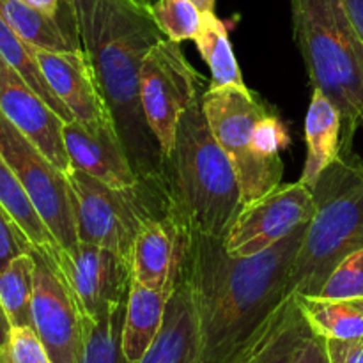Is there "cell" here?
I'll use <instances>...</instances> for the list:
<instances>
[{
	"instance_id": "4fadbf2b",
	"label": "cell",
	"mask_w": 363,
	"mask_h": 363,
	"mask_svg": "<svg viewBox=\"0 0 363 363\" xmlns=\"http://www.w3.org/2000/svg\"><path fill=\"white\" fill-rule=\"evenodd\" d=\"M0 113L14 124L57 169H71L64 147V121L45 99L0 57Z\"/></svg>"
},
{
	"instance_id": "ac0fdd59",
	"label": "cell",
	"mask_w": 363,
	"mask_h": 363,
	"mask_svg": "<svg viewBox=\"0 0 363 363\" xmlns=\"http://www.w3.org/2000/svg\"><path fill=\"white\" fill-rule=\"evenodd\" d=\"M0 16L21 39L38 50H48V52L84 50L71 0H62V6L57 14L43 13L21 0H0Z\"/></svg>"
},
{
	"instance_id": "4316f807",
	"label": "cell",
	"mask_w": 363,
	"mask_h": 363,
	"mask_svg": "<svg viewBox=\"0 0 363 363\" xmlns=\"http://www.w3.org/2000/svg\"><path fill=\"white\" fill-rule=\"evenodd\" d=\"M34 255H20L0 272V303L11 328H32V293H34Z\"/></svg>"
},
{
	"instance_id": "5bb4252c",
	"label": "cell",
	"mask_w": 363,
	"mask_h": 363,
	"mask_svg": "<svg viewBox=\"0 0 363 363\" xmlns=\"http://www.w3.org/2000/svg\"><path fill=\"white\" fill-rule=\"evenodd\" d=\"M43 74L73 119L89 131L116 126L84 50L48 52L35 48Z\"/></svg>"
},
{
	"instance_id": "d590c367",
	"label": "cell",
	"mask_w": 363,
	"mask_h": 363,
	"mask_svg": "<svg viewBox=\"0 0 363 363\" xmlns=\"http://www.w3.org/2000/svg\"><path fill=\"white\" fill-rule=\"evenodd\" d=\"M9 332H11V325L9 321H7L6 312H4L2 308V303H0V347L6 344L7 337H9Z\"/></svg>"
},
{
	"instance_id": "f546056e",
	"label": "cell",
	"mask_w": 363,
	"mask_h": 363,
	"mask_svg": "<svg viewBox=\"0 0 363 363\" xmlns=\"http://www.w3.org/2000/svg\"><path fill=\"white\" fill-rule=\"evenodd\" d=\"M0 363H52L38 333L30 326L11 328L6 344L0 347Z\"/></svg>"
},
{
	"instance_id": "277c9868",
	"label": "cell",
	"mask_w": 363,
	"mask_h": 363,
	"mask_svg": "<svg viewBox=\"0 0 363 363\" xmlns=\"http://www.w3.org/2000/svg\"><path fill=\"white\" fill-rule=\"evenodd\" d=\"M294 39L312 87L342 116V155L363 126V41L340 0H291Z\"/></svg>"
},
{
	"instance_id": "7c38bea8",
	"label": "cell",
	"mask_w": 363,
	"mask_h": 363,
	"mask_svg": "<svg viewBox=\"0 0 363 363\" xmlns=\"http://www.w3.org/2000/svg\"><path fill=\"white\" fill-rule=\"evenodd\" d=\"M32 328L52 363H77L82 346V315L48 255L34 248Z\"/></svg>"
},
{
	"instance_id": "f35d334b",
	"label": "cell",
	"mask_w": 363,
	"mask_h": 363,
	"mask_svg": "<svg viewBox=\"0 0 363 363\" xmlns=\"http://www.w3.org/2000/svg\"><path fill=\"white\" fill-rule=\"evenodd\" d=\"M351 301H353V303L363 312V298H357V300H351Z\"/></svg>"
},
{
	"instance_id": "5b68a950",
	"label": "cell",
	"mask_w": 363,
	"mask_h": 363,
	"mask_svg": "<svg viewBox=\"0 0 363 363\" xmlns=\"http://www.w3.org/2000/svg\"><path fill=\"white\" fill-rule=\"evenodd\" d=\"M315 213L293 272L296 294L321 293L333 269L363 248V160L353 151L333 162L312 186Z\"/></svg>"
},
{
	"instance_id": "1f68e13d",
	"label": "cell",
	"mask_w": 363,
	"mask_h": 363,
	"mask_svg": "<svg viewBox=\"0 0 363 363\" xmlns=\"http://www.w3.org/2000/svg\"><path fill=\"white\" fill-rule=\"evenodd\" d=\"M330 363H363V337L360 339L325 340Z\"/></svg>"
},
{
	"instance_id": "603a6c76",
	"label": "cell",
	"mask_w": 363,
	"mask_h": 363,
	"mask_svg": "<svg viewBox=\"0 0 363 363\" xmlns=\"http://www.w3.org/2000/svg\"><path fill=\"white\" fill-rule=\"evenodd\" d=\"M194 41L202 60L208 64L209 71H211L209 87L218 89L229 87V85L243 87V74H241L240 64L234 57L229 30H227V25L220 18H216L215 11H204L202 27Z\"/></svg>"
},
{
	"instance_id": "52a82bcc",
	"label": "cell",
	"mask_w": 363,
	"mask_h": 363,
	"mask_svg": "<svg viewBox=\"0 0 363 363\" xmlns=\"http://www.w3.org/2000/svg\"><path fill=\"white\" fill-rule=\"evenodd\" d=\"M202 108L213 135L233 162L243 206L282 184L284 163L268 162L255 147L259 123L272 108L254 91L247 85L209 87L202 94Z\"/></svg>"
},
{
	"instance_id": "44dd1931",
	"label": "cell",
	"mask_w": 363,
	"mask_h": 363,
	"mask_svg": "<svg viewBox=\"0 0 363 363\" xmlns=\"http://www.w3.org/2000/svg\"><path fill=\"white\" fill-rule=\"evenodd\" d=\"M308 333L311 328L298 307L296 293H293L259 339L230 363H289Z\"/></svg>"
},
{
	"instance_id": "2e32d148",
	"label": "cell",
	"mask_w": 363,
	"mask_h": 363,
	"mask_svg": "<svg viewBox=\"0 0 363 363\" xmlns=\"http://www.w3.org/2000/svg\"><path fill=\"white\" fill-rule=\"evenodd\" d=\"M62 138L73 169L82 170L117 190H126L140 181L116 126L89 131L73 121L64 124Z\"/></svg>"
},
{
	"instance_id": "cb8c5ba5",
	"label": "cell",
	"mask_w": 363,
	"mask_h": 363,
	"mask_svg": "<svg viewBox=\"0 0 363 363\" xmlns=\"http://www.w3.org/2000/svg\"><path fill=\"white\" fill-rule=\"evenodd\" d=\"M0 57L13 67L14 71L25 78L28 85L45 99L46 105L64 121V123H73V116L69 110L64 106L52 91L50 84L46 82L45 74H43L41 66L35 57V48L28 45L25 39H21L9 25L6 23L2 16H0Z\"/></svg>"
},
{
	"instance_id": "3957f363",
	"label": "cell",
	"mask_w": 363,
	"mask_h": 363,
	"mask_svg": "<svg viewBox=\"0 0 363 363\" xmlns=\"http://www.w3.org/2000/svg\"><path fill=\"white\" fill-rule=\"evenodd\" d=\"M169 215L190 234L225 240L243 201L233 162L213 135L202 96L191 103L165 156Z\"/></svg>"
},
{
	"instance_id": "7402d4cb",
	"label": "cell",
	"mask_w": 363,
	"mask_h": 363,
	"mask_svg": "<svg viewBox=\"0 0 363 363\" xmlns=\"http://www.w3.org/2000/svg\"><path fill=\"white\" fill-rule=\"evenodd\" d=\"M296 301L311 332L325 340L363 337V312L351 300L296 294Z\"/></svg>"
},
{
	"instance_id": "8992f818",
	"label": "cell",
	"mask_w": 363,
	"mask_h": 363,
	"mask_svg": "<svg viewBox=\"0 0 363 363\" xmlns=\"http://www.w3.org/2000/svg\"><path fill=\"white\" fill-rule=\"evenodd\" d=\"M66 177L78 241L108 248L128 261L142 225L169 213L163 184L138 181L135 186L117 190L73 167Z\"/></svg>"
},
{
	"instance_id": "83f0119b",
	"label": "cell",
	"mask_w": 363,
	"mask_h": 363,
	"mask_svg": "<svg viewBox=\"0 0 363 363\" xmlns=\"http://www.w3.org/2000/svg\"><path fill=\"white\" fill-rule=\"evenodd\" d=\"M152 20L167 39L176 43L194 41L202 27L204 11L191 0H160L149 9Z\"/></svg>"
},
{
	"instance_id": "7a4b0ae2",
	"label": "cell",
	"mask_w": 363,
	"mask_h": 363,
	"mask_svg": "<svg viewBox=\"0 0 363 363\" xmlns=\"http://www.w3.org/2000/svg\"><path fill=\"white\" fill-rule=\"evenodd\" d=\"M71 2L82 48L138 179L165 186V156L140 103L142 62L165 35L151 13L133 0Z\"/></svg>"
},
{
	"instance_id": "ffe728a7",
	"label": "cell",
	"mask_w": 363,
	"mask_h": 363,
	"mask_svg": "<svg viewBox=\"0 0 363 363\" xmlns=\"http://www.w3.org/2000/svg\"><path fill=\"white\" fill-rule=\"evenodd\" d=\"M172 291L151 289L131 280L123 325V351L128 363H137L156 339L165 319Z\"/></svg>"
},
{
	"instance_id": "484cf974",
	"label": "cell",
	"mask_w": 363,
	"mask_h": 363,
	"mask_svg": "<svg viewBox=\"0 0 363 363\" xmlns=\"http://www.w3.org/2000/svg\"><path fill=\"white\" fill-rule=\"evenodd\" d=\"M124 315L126 303L99 319L82 318L84 332L77 363H128L123 351Z\"/></svg>"
},
{
	"instance_id": "30bf717a",
	"label": "cell",
	"mask_w": 363,
	"mask_h": 363,
	"mask_svg": "<svg viewBox=\"0 0 363 363\" xmlns=\"http://www.w3.org/2000/svg\"><path fill=\"white\" fill-rule=\"evenodd\" d=\"M46 255L62 277L82 318L99 319L126 303L131 286L128 259L82 241L69 250L57 247Z\"/></svg>"
},
{
	"instance_id": "836d02e7",
	"label": "cell",
	"mask_w": 363,
	"mask_h": 363,
	"mask_svg": "<svg viewBox=\"0 0 363 363\" xmlns=\"http://www.w3.org/2000/svg\"><path fill=\"white\" fill-rule=\"evenodd\" d=\"M351 25L363 41V0H340Z\"/></svg>"
},
{
	"instance_id": "9a60e30c",
	"label": "cell",
	"mask_w": 363,
	"mask_h": 363,
	"mask_svg": "<svg viewBox=\"0 0 363 363\" xmlns=\"http://www.w3.org/2000/svg\"><path fill=\"white\" fill-rule=\"evenodd\" d=\"M188 234L169 213L147 220L131 247V280L151 289L172 291Z\"/></svg>"
},
{
	"instance_id": "74e56055",
	"label": "cell",
	"mask_w": 363,
	"mask_h": 363,
	"mask_svg": "<svg viewBox=\"0 0 363 363\" xmlns=\"http://www.w3.org/2000/svg\"><path fill=\"white\" fill-rule=\"evenodd\" d=\"M135 4H138V6H142V7H145V9H151L152 6H155L156 2H160V0H133Z\"/></svg>"
},
{
	"instance_id": "8d00e7d4",
	"label": "cell",
	"mask_w": 363,
	"mask_h": 363,
	"mask_svg": "<svg viewBox=\"0 0 363 363\" xmlns=\"http://www.w3.org/2000/svg\"><path fill=\"white\" fill-rule=\"evenodd\" d=\"M201 11H215L216 0H191Z\"/></svg>"
},
{
	"instance_id": "9c48e42d",
	"label": "cell",
	"mask_w": 363,
	"mask_h": 363,
	"mask_svg": "<svg viewBox=\"0 0 363 363\" xmlns=\"http://www.w3.org/2000/svg\"><path fill=\"white\" fill-rule=\"evenodd\" d=\"M0 152L34 204L35 211L62 248L77 247L67 177L11 121L0 113Z\"/></svg>"
},
{
	"instance_id": "ba28073f",
	"label": "cell",
	"mask_w": 363,
	"mask_h": 363,
	"mask_svg": "<svg viewBox=\"0 0 363 363\" xmlns=\"http://www.w3.org/2000/svg\"><path fill=\"white\" fill-rule=\"evenodd\" d=\"M199 89L201 74L186 60L181 43L160 39L142 62L140 103L163 156L172 151L183 113L201 98Z\"/></svg>"
},
{
	"instance_id": "d4e9b609",
	"label": "cell",
	"mask_w": 363,
	"mask_h": 363,
	"mask_svg": "<svg viewBox=\"0 0 363 363\" xmlns=\"http://www.w3.org/2000/svg\"><path fill=\"white\" fill-rule=\"evenodd\" d=\"M0 202L13 215L18 225L23 229V233L27 234L34 248L45 252V254H50L57 247H60L55 238H53V234L50 233L48 227H46V223L43 222L39 213L35 211L34 204L30 202L28 195L25 194L23 186L18 181L16 174L13 172L7 160L4 158L2 152H0Z\"/></svg>"
},
{
	"instance_id": "8fae6325",
	"label": "cell",
	"mask_w": 363,
	"mask_h": 363,
	"mask_svg": "<svg viewBox=\"0 0 363 363\" xmlns=\"http://www.w3.org/2000/svg\"><path fill=\"white\" fill-rule=\"evenodd\" d=\"M315 213L312 190L301 181L280 184L257 201L245 204L223 240L236 257L257 255L307 225Z\"/></svg>"
},
{
	"instance_id": "f1b7e54d",
	"label": "cell",
	"mask_w": 363,
	"mask_h": 363,
	"mask_svg": "<svg viewBox=\"0 0 363 363\" xmlns=\"http://www.w3.org/2000/svg\"><path fill=\"white\" fill-rule=\"evenodd\" d=\"M315 296L332 300H357L363 298V248L344 259Z\"/></svg>"
},
{
	"instance_id": "4dcf8cb0",
	"label": "cell",
	"mask_w": 363,
	"mask_h": 363,
	"mask_svg": "<svg viewBox=\"0 0 363 363\" xmlns=\"http://www.w3.org/2000/svg\"><path fill=\"white\" fill-rule=\"evenodd\" d=\"M32 250L34 245L0 202V272L6 269L11 261Z\"/></svg>"
},
{
	"instance_id": "e0dca14e",
	"label": "cell",
	"mask_w": 363,
	"mask_h": 363,
	"mask_svg": "<svg viewBox=\"0 0 363 363\" xmlns=\"http://www.w3.org/2000/svg\"><path fill=\"white\" fill-rule=\"evenodd\" d=\"M137 363H199V326L191 287L177 272L163 326Z\"/></svg>"
},
{
	"instance_id": "6da1fadb",
	"label": "cell",
	"mask_w": 363,
	"mask_h": 363,
	"mask_svg": "<svg viewBox=\"0 0 363 363\" xmlns=\"http://www.w3.org/2000/svg\"><path fill=\"white\" fill-rule=\"evenodd\" d=\"M307 227L250 257L230 255L223 240L188 234L179 269L197 312L199 363L234 362L264 332L294 293V262Z\"/></svg>"
},
{
	"instance_id": "e575fe53",
	"label": "cell",
	"mask_w": 363,
	"mask_h": 363,
	"mask_svg": "<svg viewBox=\"0 0 363 363\" xmlns=\"http://www.w3.org/2000/svg\"><path fill=\"white\" fill-rule=\"evenodd\" d=\"M21 2L48 14H57L60 11V6H62V0H21Z\"/></svg>"
},
{
	"instance_id": "d6986e66",
	"label": "cell",
	"mask_w": 363,
	"mask_h": 363,
	"mask_svg": "<svg viewBox=\"0 0 363 363\" xmlns=\"http://www.w3.org/2000/svg\"><path fill=\"white\" fill-rule=\"evenodd\" d=\"M305 158L300 181L312 190L321 174L342 156V116L335 103L321 91L312 87L311 105L305 117Z\"/></svg>"
},
{
	"instance_id": "d6a6232c",
	"label": "cell",
	"mask_w": 363,
	"mask_h": 363,
	"mask_svg": "<svg viewBox=\"0 0 363 363\" xmlns=\"http://www.w3.org/2000/svg\"><path fill=\"white\" fill-rule=\"evenodd\" d=\"M289 363H330L325 339L312 332L305 335Z\"/></svg>"
}]
</instances>
